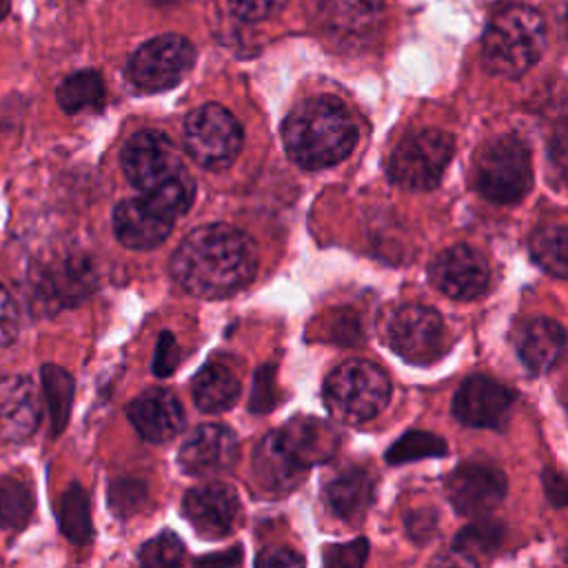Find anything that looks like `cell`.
<instances>
[{
  "label": "cell",
  "instance_id": "obj_1",
  "mask_svg": "<svg viewBox=\"0 0 568 568\" xmlns=\"http://www.w3.org/2000/svg\"><path fill=\"white\" fill-rule=\"evenodd\" d=\"M171 277L191 295L204 300L229 297L244 288L257 273L253 240L229 224L193 229L169 262Z\"/></svg>",
  "mask_w": 568,
  "mask_h": 568
},
{
  "label": "cell",
  "instance_id": "obj_2",
  "mask_svg": "<svg viewBox=\"0 0 568 568\" xmlns=\"http://www.w3.org/2000/svg\"><path fill=\"white\" fill-rule=\"evenodd\" d=\"M286 155L302 169L320 171L342 162L357 142L351 111L333 95L300 102L282 124Z\"/></svg>",
  "mask_w": 568,
  "mask_h": 568
},
{
  "label": "cell",
  "instance_id": "obj_3",
  "mask_svg": "<svg viewBox=\"0 0 568 568\" xmlns=\"http://www.w3.org/2000/svg\"><path fill=\"white\" fill-rule=\"evenodd\" d=\"M122 171L133 189L178 220L195 200V182L180 151L160 131H138L120 153Z\"/></svg>",
  "mask_w": 568,
  "mask_h": 568
},
{
  "label": "cell",
  "instance_id": "obj_4",
  "mask_svg": "<svg viewBox=\"0 0 568 568\" xmlns=\"http://www.w3.org/2000/svg\"><path fill=\"white\" fill-rule=\"evenodd\" d=\"M546 24L528 4L499 7L481 36V62L488 73L501 78L524 75L544 53Z\"/></svg>",
  "mask_w": 568,
  "mask_h": 568
},
{
  "label": "cell",
  "instance_id": "obj_5",
  "mask_svg": "<svg viewBox=\"0 0 568 568\" xmlns=\"http://www.w3.org/2000/svg\"><path fill=\"white\" fill-rule=\"evenodd\" d=\"M390 399L386 373L366 359H348L333 368L324 382V404L344 424H362L377 417Z\"/></svg>",
  "mask_w": 568,
  "mask_h": 568
},
{
  "label": "cell",
  "instance_id": "obj_6",
  "mask_svg": "<svg viewBox=\"0 0 568 568\" xmlns=\"http://www.w3.org/2000/svg\"><path fill=\"white\" fill-rule=\"evenodd\" d=\"M532 186L530 153L521 138L499 135L481 146L475 160V189L490 202H519Z\"/></svg>",
  "mask_w": 568,
  "mask_h": 568
},
{
  "label": "cell",
  "instance_id": "obj_7",
  "mask_svg": "<svg viewBox=\"0 0 568 568\" xmlns=\"http://www.w3.org/2000/svg\"><path fill=\"white\" fill-rule=\"evenodd\" d=\"M242 126L222 104L209 102L193 109L184 122L186 153L209 171H222L233 164L242 149Z\"/></svg>",
  "mask_w": 568,
  "mask_h": 568
},
{
  "label": "cell",
  "instance_id": "obj_8",
  "mask_svg": "<svg viewBox=\"0 0 568 568\" xmlns=\"http://www.w3.org/2000/svg\"><path fill=\"white\" fill-rule=\"evenodd\" d=\"M453 135L442 129H422L404 138L388 160V175L410 191L435 189L453 158Z\"/></svg>",
  "mask_w": 568,
  "mask_h": 568
},
{
  "label": "cell",
  "instance_id": "obj_9",
  "mask_svg": "<svg viewBox=\"0 0 568 568\" xmlns=\"http://www.w3.org/2000/svg\"><path fill=\"white\" fill-rule=\"evenodd\" d=\"M195 62L193 44L178 33H164L144 42L129 60V80L140 91H166L184 80Z\"/></svg>",
  "mask_w": 568,
  "mask_h": 568
},
{
  "label": "cell",
  "instance_id": "obj_10",
  "mask_svg": "<svg viewBox=\"0 0 568 568\" xmlns=\"http://www.w3.org/2000/svg\"><path fill=\"white\" fill-rule=\"evenodd\" d=\"M388 346L413 364H428L442 357L446 326L442 315L424 304L395 306L386 320Z\"/></svg>",
  "mask_w": 568,
  "mask_h": 568
},
{
  "label": "cell",
  "instance_id": "obj_11",
  "mask_svg": "<svg viewBox=\"0 0 568 568\" xmlns=\"http://www.w3.org/2000/svg\"><path fill=\"white\" fill-rule=\"evenodd\" d=\"M448 501L459 515L484 517L497 508L506 495V475L484 462H468L457 466L444 481Z\"/></svg>",
  "mask_w": 568,
  "mask_h": 568
},
{
  "label": "cell",
  "instance_id": "obj_12",
  "mask_svg": "<svg viewBox=\"0 0 568 568\" xmlns=\"http://www.w3.org/2000/svg\"><path fill=\"white\" fill-rule=\"evenodd\" d=\"M178 462L193 477L222 475L237 462V437L222 424H202L186 435Z\"/></svg>",
  "mask_w": 568,
  "mask_h": 568
},
{
  "label": "cell",
  "instance_id": "obj_13",
  "mask_svg": "<svg viewBox=\"0 0 568 568\" xmlns=\"http://www.w3.org/2000/svg\"><path fill=\"white\" fill-rule=\"evenodd\" d=\"M182 513L200 537L222 539L233 530L240 504L235 490L229 484L206 481L184 495Z\"/></svg>",
  "mask_w": 568,
  "mask_h": 568
},
{
  "label": "cell",
  "instance_id": "obj_14",
  "mask_svg": "<svg viewBox=\"0 0 568 568\" xmlns=\"http://www.w3.org/2000/svg\"><path fill=\"white\" fill-rule=\"evenodd\" d=\"M510 408L513 393L486 375H470L453 397L455 417L473 428H501Z\"/></svg>",
  "mask_w": 568,
  "mask_h": 568
},
{
  "label": "cell",
  "instance_id": "obj_15",
  "mask_svg": "<svg viewBox=\"0 0 568 568\" xmlns=\"http://www.w3.org/2000/svg\"><path fill=\"white\" fill-rule=\"evenodd\" d=\"M173 217L144 195L120 200L113 209V231L120 244L135 251L158 248L173 231Z\"/></svg>",
  "mask_w": 568,
  "mask_h": 568
},
{
  "label": "cell",
  "instance_id": "obj_16",
  "mask_svg": "<svg viewBox=\"0 0 568 568\" xmlns=\"http://www.w3.org/2000/svg\"><path fill=\"white\" fill-rule=\"evenodd\" d=\"M490 280L486 260L470 246L459 244L444 251L430 266V282L437 291L453 300L479 297Z\"/></svg>",
  "mask_w": 568,
  "mask_h": 568
},
{
  "label": "cell",
  "instance_id": "obj_17",
  "mask_svg": "<svg viewBox=\"0 0 568 568\" xmlns=\"http://www.w3.org/2000/svg\"><path fill=\"white\" fill-rule=\"evenodd\" d=\"M384 18V0H322L320 24L339 44L371 40Z\"/></svg>",
  "mask_w": 568,
  "mask_h": 568
},
{
  "label": "cell",
  "instance_id": "obj_18",
  "mask_svg": "<svg viewBox=\"0 0 568 568\" xmlns=\"http://www.w3.org/2000/svg\"><path fill=\"white\" fill-rule=\"evenodd\" d=\"M40 424V399L33 382L22 375L0 377V442L29 439Z\"/></svg>",
  "mask_w": 568,
  "mask_h": 568
},
{
  "label": "cell",
  "instance_id": "obj_19",
  "mask_svg": "<svg viewBox=\"0 0 568 568\" xmlns=\"http://www.w3.org/2000/svg\"><path fill=\"white\" fill-rule=\"evenodd\" d=\"M126 415L140 437L151 444L169 442L184 428L182 404L164 388H153L138 395L126 406Z\"/></svg>",
  "mask_w": 568,
  "mask_h": 568
},
{
  "label": "cell",
  "instance_id": "obj_20",
  "mask_svg": "<svg viewBox=\"0 0 568 568\" xmlns=\"http://www.w3.org/2000/svg\"><path fill=\"white\" fill-rule=\"evenodd\" d=\"M277 437L286 453L304 468L328 462L339 448L337 428L317 417H295L277 430Z\"/></svg>",
  "mask_w": 568,
  "mask_h": 568
},
{
  "label": "cell",
  "instance_id": "obj_21",
  "mask_svg": "<svg viewBox=\"0 0 568 568\" xmlns=\"http://www.w3.org/2000/svg\"><path fill=\"white\" fill-rule=\"evenodd\" d=\"M513 344L530 373H546L566 348V331L550 317H530L515 328Z\"/></svg>",
  "mask_w": 568,
  "mask_h": 568
},
{
  "label": "cell",
  "instance_id": "obj_22",
  "mask_svg": "<svg viewBox=\"0 0 568 568\" xmlns=\"http://www.w3.org/2000/svg\"><path fill=\"white\" fill-rule=\"evenodd\" d=\"M95 284V275L91 264L82 255L60 257L55 264L42 268L40 280L36 284L42 304H51L60 308L64 304H75L82 300Z\"/></svg>",
  "mask_w": 568,
  "mask_h": 568
},
{
  "label": "cell",
  "instance_id": "obj_23",
  "mask_svg": "<svg viewBox=\"0 0 568 568\" xmlns=\"http://www.w3.org/2000/svg\"><path fill=\"white\" fill-rule=\"evenodd\" d=\"M304 470L306 468L286 453L277 433L266 435L253 453L255 484L268 495L291 493L302 481Z\"/></svg>",
  "mask_w": 568,
  "mask_h": 568
},
{
  "label": "cell",
  "instance_id": "obj_24",
  "mask_svg": "<svg viewBox=\"0 0 568 568\" xmlns=\"http://www.w3.org/2000/svg\"><path fill=\"white\" fill-rule=\"evenodd\" d=\"M326 504L339 519L362 521L373 501V477L364 468H346L326 484Z\"/></svg>",
  "mask_w": 568,
  "mask_h": 568
},
{
  "label": "cell",
  "instance_id": "obj_25",
  "mask_svg": "<svg viewBox=\"0 0 568 568\" xmlns=\"http://www.w3.org/2000/svg\"><path fill=\"white\" fill-rule=\"evenodd\" d=\"M193 402L204 413L229 410L240 397V379L235 373L220 362H211L191 382Z\"/></svg>",
  "mask_w": 568,
  "mask_h": 568
},
{
  "label": "cell",
  "instance_id": "obj_26",
  "mask_svg": "<svg viewBox=\"0 0 568 568\" xmlns=\"http://www.w3.org/2000/svg\"><path fill=\"white\" fill-rule=\"evenodd\" d=\"M104 93L102 75L95 69H82L60 82L55 100L64 113H80L87 109H100Z\"/></svg>",
  "mask_w": 568,
  "mask_h": 568
},
{
  "label": "cell",
  "instance_id": "obj_27",
  "mask_svg": "<svg viewBox=\"0 0 568 568\" xmlns=\"http://www.w3.org/2000/svg\"><path fill=\"white\" fill-rule=\"evenodd\" d=\"M530 255L546 273L568 280V226H539L530 235Z\"/></svg>",
  "mask_w": 568,
  "mask_h": 568
},
{
  "label": "cell",
  "instance_id": "obj_28",
  "mask_svg": "<svg viewBox=\"0 0 568 568\" xmlns=\"http://www.w3.org/2000/svg\"><path fill=\"white\" fill-rule=\"evenodd\" d=\"M504 539V526L493 519H479L462 528L453 541V552L462 555V561L475 564L479 557L493 555Z\"/></svg>",
  "mask_w": 568,
  "mask_h": 568
},
{
  "label": "cell",
  "instance_id": "obj_29",
  "mask_svg": "<svg viewBox=\"0 0 568 568\" xmlns=\"http://www.w3.org/2000/svg\"><path fill=\"white\" fill-rule=\"evenodd\" d=\"M42 386H44V402L49 408V417H51V426L53 433H62L67 422H69V413H71V402H73V377L55 366V364H47L42 366Z\"/></svg>",
  "mask_w": 568,
  "mask_h": 568
},
{
  "label": "cell",
  "instance_id": "obj_30",
  "mask_svg": "<svg viewBox=\"0 0 568 568\" xmlns=\"http://www.w3.org/2000/svg\"><path fill=\"white\" fill-rule=\"evenodd\" d=\"M60 530L73 544H87L93 535L89 501L82 486L71 484L60 501Z\"/></svg>",
  "mask_w": 568,
  "mask_h": 568
},
{
  "label": "cell",
  "instance_id": "obj_31",
  "mask_svg": "<svg viewBox=\"0 0 568 568\" xmlns=\"http://www.w3.org/2000/svg\"><path fill=\"white\" fill-rule=\"evenodd\" d=\"M33 513V495L16 477L0 479V528L20 530Z\"/></svg>",
  "mask_w": 568,
  "mask_h": 568
},
{
  "label": "cell",
  "instance_id": "obj_32",
  "mask_svg": "<svg viewBox=\"0 0 568 568\" xmlns=\"http://www.w3.org/2000/svg\"><path fill=\"white\" fill-rule=\"evenodd\" d=\"M446 453L448 446L442 437L426 430H408L386 450V459L388 464H406L424 457H442Z\"/></svg>",
  "mask_w": 568,
  "mask_h": 568
},
{
  "label": "cell",
  "instance_id": "obj_33",
  "mask_svg": "<svg viewBox=\"0 0 568 568\" xmlns=\"http://www.w3.org/2000/svg\"><path fill=\"white\" fill-rule=\"evenodd\" d=\"M142 566H180L184 561V546L171 530H162L158 537L142 544L138 552Z\"/></svg>",
  "mask_w": 568,
  "mask_h": 568
},
{
  "label": "cell",
  "instance_id": "obj_34",
  "mask_svg": "<svg viewBox=\"0 0 568 568\" xmlns=\"http://www.w3.org/2000/svg\"><path fill=\"white\" fill-rule=\"evenodd\" d=\"M366 557H368V541L359 537L348 544L326 546L322 561L326 566H337V568H357L366 561Z\"/></svg>",
  "mask_w": 568,
  "mask_h": 568
},
{
  "label": "cell",
  "instance_id": "obj_35",
  "mask_svg": "<svg viewBox=\"0 0 568 568\" xmlns=\"http://www.w3.org/2000/svg\"><path fill=\"white\" fill-rule=\"evenodd\" d=\"M548 160L555 171L568 180V115L557 120L548 138Z\"/></svg>",
  "mask_w": 568,
  "mask_h": 568
},
{
  "label": "cell",
  "instance_id": "obj_36",
  "mask_svg": "<svg viewBox=\"0 0 568 568\" xmlns=\"http://www.w3.org/2000/svg\"><path fill=\"white\" fill-rule=\"evenodd\" d=\"M233 16H237L244 22H260L271 16H275L286 0H226Z\"/></svg>",
  "mask_w": 568,
  "mask_h": 568
},
{
  "label": "cell",
  "instance_id": "obj_37",
  "mask_svg": "<svg viewBox=\"0 0 568 568\" xmlns=\"http://www.w3.org/2000/svg\"><path fill=\"white\" fill-rule=\"evenodd\" d=\"M180 364V346L175 342V337L164 331L158 339V346H155V357H153V373L160 375V377H166L171 375Z\"/></svg>",
  "mask_w": 568,
  "mask_h": 568
},
{
  "label": "cell",
  "instance_id": "obj_38",
  "mask_svg": "<svg viewBox=\"0 0 568 568\" xmlns=\"http://www.w3.org/2000/svg\"><path fill=\"white\" fill-rule=\"evenodd\" d=\"M146 499L144 486L138 481H118L111 486V504L122 513H133Z\"/></svg>",
  "mask_w": 568,
  "mask_h": 568
},
{
  "label": "cell",
  "instance_id": "obj_39",
  "mask_svg": "<svg viewBox=\"0 0 568 568\" xmlns=\"http://www.w3.org/2000/svg\"><path fill=\"white\" fill-rule=\"evenodd\" d=\"M20 326L16 302L11 300L9 291L0 284V346H7L16 339Z\"/></svg>",
  "mask_w": 568,
  "mask_h": 568
},
{
  "label": "cell",
  "instance_id": "obj_40",
  "mask_svg": "<svg viewBox=\"0 0 568 568\" xmlns=\"http://www.w3.org/2000/svg\"><path fill=\"white\" fill-rule=\"evenodd\" d=\"M273 386H275L273 368L271 366L260 368L255 375V386H253V397H251L253 413H266L273 408V404H275V395L271 393Z\"/></svg>",
  "mask_w": 568,
  "mask_h": 568
},
{
  "label": "cell",
  "instance_id": "obj_41",
  "mask_svg": "<svg viewBox=\"0 0 568 568\" xmlns=\"http://www.w3.org/2000/svg\"><path fill=\"white\" fill-rule=\"evenodd\" d=\"M544 493L552 506H568V473L566 470H544L541 475Z\"/></svg>",
  "mask_w": 568,
  "mask_h": 568
},
{
  "label": "cell",
  "instance_id": "obj_42",
  "mask_svg": "<svg viewBox=\"0 0 568 568\" xmlns=\"http://www.w3.org/2000/svg\"><path fill=\"white\" fill-rule=\"evenodd\" d=\"M304 557L291 548H264L255 557V566H302Z\"/></svg>",
  "mask_w": 568,
  "mask_h": 568
},
{
  "label": "cell",
  "instance_id": "obj_43",
  "mask_svg": "<svg viewBox=\"0 0 568 568\" xmlns=\"http://www.w3.org/2000/svg\"><path fill=\"white\" fill-rule=\"evenodd\" d=\"M406 528H408V535L417 541H424L433 535L435 530V515L433 513H426V510H417V513H410L406 517Z\"/></svg>",
  "mask_w": 568,
  "mask_h": 568
},
{
  "label": "cell",
  "instance_id": "obj_44",
  "mask_svg": "<svg viewBox=\"0 0 568 568\" xmlns=\"http://www.w3.org/2000/svg\"><path fill=\"white\" fill-rule=\"evenodd\" d=\"M242 561V548H231L222 555H209V557H200L195 559V564H202V566H211V564H222V566H235Z\"/></svg>",
  "mask_w": 568,
  "mask_h": 568
},
{
  "label": "cell",
  "instance_id": "obj_45",
  "mask_svg": "<svg viewBox=\"0 0 568 568\" xmlns=\"http://www.w3.org/2000/svg\"><path fill=\"white\" fill-rule=\"evenodd\" d=\"M561 27H564V33H566V38H568V0H566V4H564V9H561Z\"/></svg>",
  "mask_w": 568,
  "mask_h": 568
},
{
  "label": "cell",
  "instance_id": "obj_46",
  "mask_svg": "<svg viewBox=\"0 0 568 568\" xmlns=\"http://www.w3.org/2000/svg\"><path fill=\"white\" fill-rule=\"evenodd\" d=\"M9 4H11V0H0V20L7 16V11H9Z\"/></svg>",
  "mask_w": 568,
  "mask_h": 568
},
{
  "label": "cell",
  "instance_id": "obj_47",
  "mask_svg": "<svg viewBox=\"0 0 568 568\" xmlns=\"http://www.w3.org/2000/svg\"><path fill=\"white\" fill-rule=\"evenodd\" d=\"M564 561L568 564V548H566V552H564Z\"/></svg>",
  "mask_w": 568,
  "mask_h": 568
}]
</instances>
